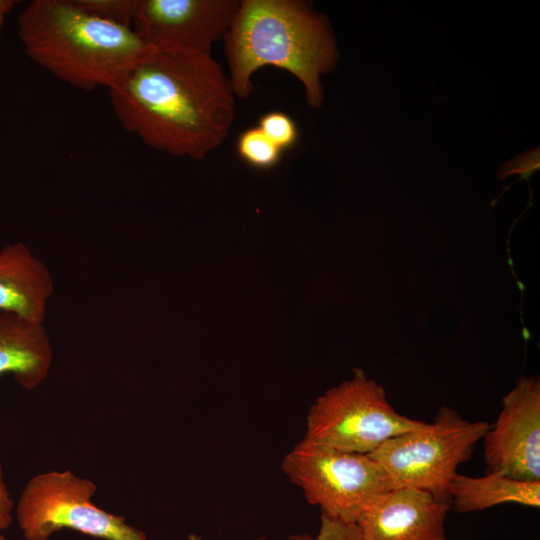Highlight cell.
Here are the masks:
<instances>
[{"mask_svg":"<svg viewBox=\"0 0 540 540\" xmlns=\"http://www.w3.org/2000/svg\"><path fill=\"white\" fill-rule=\"evenodd\" d=\"M108 92L121 126L173 157H206L235 117L229 77L211 54L151 47Z\"/></svg>","mask_w":540,"mask_h":540,"instance_id":"obj_1","label":"cell"},{"mask_svg":"<svg viewBox=\"0 0 540 540\" xmlns=\"http://www.w3.org/2000/svg\"><path fill=\"white\" fill-rule=\"evenodd\" d=\"M224 41L235 96L247 98L253 74L270 65L296 77L311 106L322 105L320 79L335 68L339 54L329 20L309 4L242 0Z\"/></svg>","mask_w":540,"mask_h":540,"instance_id":"obj_2","label":"cell"},{"mask_svg":"<svg viewBox=\"0 0 540 540\" xmlns=\"http://www.w3.org/2000/svg\"><path fill=\"white\" fill-rule=\"evenodd\" d=\"M24 53L56 79L81 90L117 87L148 53L131 27L99 19L73 0H33L19 13Z\"/></svg>","mask_w":540,"mask_h":540,"instance_id":"obj_3","label":"cell"},{"mask_svg":"<svg viewBox=\"0 0 540 540\" xmlns=\"http://www.w3.org/2000/svg\"><path fill=\"white\" fill-rule=\"evenodd\" d=\"M490 426L442 406L433 422L390 438L369 455L394 488H417L450 502L448 488L458 466L471 458Z\"/></svg>","mask_w":540,"mask_h":540,"instance_id":"obj_4","label":"cell"},{"mask_svg":"<svg viewBox=\"0 0 540 540\" xmlns=\"http://www.w3.org/2000/svg\"><path fill=\"white\" fill-rule=\"evenodd\" d=\"M425 422L398 413L384 388L355 369L351 380L327 390L310 407L303 439L325 447L371 454L390 438Z\"/></svg>","mask_w":540,"mask_h":540,"instance_id":"obj_5","label":"cell"},{"mask_svg":"<svg viewBox=\"0 0 540 540\" xmlns=\"http://www.w3.org/2000/svg\"><path fill=\"white\" fill-rule=\"evenodd\" d=\"M96 484L71 470L41 472L29 479L16 506L25 540H49L63 529L101 540H147L125 517L97 507Z\"/></svg>","mask_w":540,"mask_h":540,"instance_id":"obj_6","label":"cell"},{"mask_svg":"<svg viewBox=\"0 0 540 540\" xmlns=\"http://www.w3.org/2000/svg\"><path fill=\"white\" fill-rule=\"evenodd\" d=\"M281 468L311 505L347 523L355 524L374 498L394 488L369 454L341 451L305 439L284 456Z\"/></svg>","mask_w":540,"mask_h":540,"instance_id":"obj_7","label":"cell"},{"mask_svg":"<svg viewBox=\"0 0 540 540\" xmlns=\"http://www.w3.org/2000/svg\"><path fill=\"white\" fill-rule=\"evenodd\" d=\"M237 0H138L132 29L161 50L211 54L237 12Z\"/></svg>","mask_w":540,"mask_h":540,"instance_id":"obj_8","label":"cell"},{"mask_svg":"<svg viewBox=\"0 0 540 540\" xmlns=\"http://www.w3.org/2000/svg\"><path fill=\"white\" fill-rule=\"evenodd\" d=\"M487 473L540 481V381L521 377L484 437Z\"/></svg>","mask_w":540,"mask_h":540,"instance_id":"obj_9","label":"cell"},{"mask_svg":"<svg viewBox=\"0 0 540 540\" xmlns=\"http://www.w3.org/2000/svg\"><path fill=\"white\" fill-rule=\"evenodd\" d=\"M451 503L411 487L374 498L356 521L362 540H446L444 522Z\"/></svg>","mask_w":540,"mask_h":540,"instance_id":"obj_10","label":"cell"},{"mask_svg":"<svg viewBox=\"0 0 540 540\" xmlns=\"http://www.w3.org/2000/svg\"><path fill=\"white\" fill-rule=\"evenodd\" d=\"M54 282L46 264L22 242L0 249V313L44 323Z\"/></svg>","mask_w":540,"mask_h":540,"instance_id":"obj_11","label":"cell"},{"mask_svg":"<svg viewBox=\"0 0 540 540\" xmlns=\"http://www.w3.org/2000/svg\"><path fill=\"white\" fill-rule=\"evenodd\" d=\"M52 362L53 348L44 323L0 313V376L11 374L31 391L46 380Z\"/></svg>","mask_w":540,"mask_h":540,"instance_id":"obj_12","label":"cell"},{"mask_svg":"<svg viewBox=\"0 0 540 540\" xmlns=\"http://www.w3.org/2000/svg\"><path fill=\"white\" fill-rule=\"evenodd\" d=\"M448 496L459 513L484 510L503 503L540 506V481H522L495 473L482 477L456 474Z\"/></svg>","mask_w":540,"mask_h":540,"instance_id":"obj_13","label":"cell"},{"mask_svg":"<svg viewBox=\"0 0 540 540\" xmlns=\"http://www.w3.org/2000/svg\"><path fill=\"white\" fill-rule=\"evenodd\" d=\"M237 152L254 167L270 168L279 162L282 150L257 126L241 133L237 141Z\"/></svg>","mask_w":540,"mask_h":540,"instance_id":"obj_14","label":"cell"},{"mask_svg":"<svg viewBox=\"0 0 540 540\" xmlns=\"http://www.w3.org/2000/svg\"><path fill=\"white\" fill-rule=\"evenodd\" d=\"M83 11L99 19L131 27L138 0H73Z\"/></svg>","mask_w":540,"mask_h":540,"instance_id":"obj_15","label":"cell"},{"mask_svg":"<svg viewBox=\"0 0 540 540\" xmlns=\"http://www.w3.org/2000/svg\"><path fill=\"white\" fill-rule=\"evenodd\" d=\"M260 130L281 150L291 148L297 141L295 122L282 112H269L259 120Z\"/></svg>","mask_w":540,"mask_h":540,"instance_id":"obj_16","label":"cell"},{"mask_svg":"<svg viewBox=\"0 0 540 540\" xmlns=\"http://www.w3.org/2000/svg\"><path fill=\"white\" fill-rule=\"evenodd\" d=\"M256 540L267 539L261 537ZM288 540H362V538L356 524L343 522L321 513L320 529L316 536L294 535Z\"/></svg>","mask_w":540,"mask_h":540,"instance_id":"obj_17","label":"cell"},{"mask_svg":"<svg viewBox=\"0 0 540 540\" xmlns=\"http://www.w3.org/2000/svg\"><path fill=\"white\" fill-rule=\"evenodd\" d=\"M512 164L507 163L502 167L504 172L501 178L506 177L510 173H519L522 178L529 179L530 175L539 169V149L526 152L511 160ZM499 173V174H500Z\"/></svg>","mask_w":540,"mask_h":540,"instance_id":"obj_18","label":"cell"},{"mask_svg":"<svg viewBox=\"0 0 540 540\" xmlns=\"http://www.w3.org/2000/svg\"><path fill=\"white\" fill-rule=\"evenodd\" d=\"M14 502L10 497L7 485L4 479L3 468L0 464V530L9 528L13 521L12 511Z\"/></svg>","mask_w":540,"mask_h":540,"instance_id":"obj_19","label":"cell"},{"mask_svg":"<svg viewBox=\"0 0 540 540\" xmlns=\"http://www.w3.org/2000/svg\"><path fill=\"white\" fill-rule=\"evenodd\" d=\"M16 3L18 2L13 0H0V34L3 29L6 16L13 10Z\"/></svg>","mask_w":540,"mask_h":540,"instance_id":"obj_20","label":"cell"},{"mask_svg":"<svg viewBox=\"0 0 540 540\" xmlns=\"http://www.w3.org/2000/svg\"><path fill=\"white\" fill-rule=\"evenodd\" d=\"M186 540H202L201 537L197 534H194V533H190Z\"/></svg>","mask_w":540,"mask_h":540,"instance_id":"obj_21","label":"cell"},{"mask_svg":"<svg viewBox=\"0 0 540 540\" xmlns=\"http://www.w3.org/2000/svg\"><path fill=\"white\" fill-rule=\"evenodd\" d=\"M2 532H3V531L0 530V540H5V537H4V535H3Z\"/></svg>","mask_w":540,"mask_h":540,"instance_id":"obj_22","label":"cell"}]
</instances>
